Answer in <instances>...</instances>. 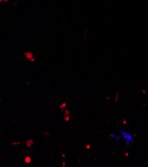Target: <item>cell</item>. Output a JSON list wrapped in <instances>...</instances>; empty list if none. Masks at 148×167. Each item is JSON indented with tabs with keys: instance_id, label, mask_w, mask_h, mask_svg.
<instances>
[{
	"instance_id": "6da1fadb",
	"label": "cell",
	"mask_w": 148,
	"mask_h": 167,
	"mask_svg": "<svg viewBox=\"0 0 148 167\" xmlns=\"http://www.w3.org/2000/svg\"><path fill=\"white\" fill-rule=\"evenodd\" d=\"M119 134L121 135V138L124 140V145L126 147H130L133 143V136L131 132L125 130L123 129L119 130Z\"/></svg>"
},
{
	"instance_id": "7a4b0ae2",
	"label": "cell",
	"mask_w": 148,
	"mask_h": 167,
	"mask_svg": "<svg viewBox=\"0 0 148 167\" xmlns=\"http://www.w3.org/2000/svg\"><path fill=\"white\" fill-rule=\"evenodd\" d=\"M109 136L117 142L120 141L121 139V137L119 134H109Z\"/></svg>"
},
{
	"instance_id": "3957f363",
	"label": "cell",
	"mask_w": 148,
	"mask_h": 167,
	"mask_svg": "<svg viewBox=\"0 0 148 167\" xmlns=\"http://www.w3.org/2000/svg\"><path fill=\"white\" fill-rule=\"evenodd\" d=\"M30 160H31V158L29 157H26V158H25V162H28V163L30 162Z\"/></svg>"
},
{
	"instance_id": "277c9868",
	"label": "cell",
	"mask_w": 148,
	"mask_h": 167,
	"mask_svg": "<svg viewBox=\"0 0 148 167\" xmlns=\"http://www.w3.org/2000/svg\"><path fill=\"white\" fill-rule=\"evenodd\" d=\"M9 0H0V2H3V1H8Z\"/></svg>"
},
{
	"instance_id": "5b68a950",
	"label": "cell",
	"mask_w": 148,
	"mask_h": 167,
	"mask_svg": "<svg viewBox=\"0 0 148 167\" xmlns=\"http://www.w3.org/2000/svg\"></svg>"
}]
</instances>
